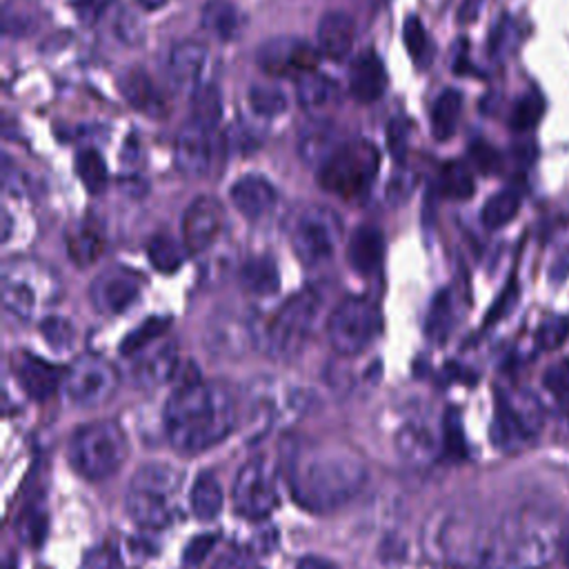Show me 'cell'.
I'll use <instances>...</instances> for the list:
<instances>
[{
    "instance_id": "obj_2",
    "label": "cell",
    "mask_w": 569,
    "mask_h": 569,
    "mask_svg": "<svg viewBox=\"0 0 569 569\" xmlns=\"http://www.w3.org/2000/svg\"><path fill=\"white\" fill-rule=\"evenodd\" d=\"M236 402L220 382L184 380L164 407V433L180 453H202L222 442L236 427Z\"/></svg>"
},
{
    "instance_id": "obj_3",
    "label": "cell",
    "mask_w": 569,
    "mask_h": 569,
    "mask_svg": "<svg viewBox=\"0 0 569 569\" xmlns=\"http://www.w3.org/2000/svg\"><path fill=\"white\" fill-rule=\"evenodd\" d=\"M365 480V460L345 445H307L289 462L291 496L300 507L318 513L347 505Z\"/></svg>"
},
{
    "instance_id": "obj_38",
    "label": "cell",
    "mask_w": 569,
    "mask_h": 569,
    "mask_svg": "<svg viewBox=\"0 0 569 569\" xmlns=\"http://www.w3.org/2000/svg\"><path fill=\"white\" fill-rule=\"evenodd\" d=\"M76 173L89 193H100L107 187L109 171L102 156L93 149H84L76 156Z\"/></svg>"
},
{
    "instance_id": "obj_58",
    "label": "cell",
    "mask_w": 569,
    "mask_h": 569,
    "mask_svg": "<svg viewBox=\"0 0 569 569\" xmlns=\"http://www.w3.org/2000/svg\"><path fill=\"white\" fill-rule=\"evenodd\" d=\"M560 549H562V560H565V565L569 567V525L562 529V536H560Z\"/></svg>"
},
{
    "instance_id": "obj_33",
    "label": "cell",
    "mask_w": 569,
    "mask_h": 569,
    "mask_svg": "<svg viewBox=\"0 0 569 569\" xmlns=\"http://www.w3.org/2000/svg\"><path fill=\"white\" fill-rule=\"evenodd\" d=\"M189 500H191V511L196 518L213 520L220 513L222 500H224L222 487H220V480L216 478V473L202 471L191 487Z\"/></svg>"
},
{
    "instance_id": "obj_46",
    "label": "cell",
    "mask_w": 569,
    "mask_h": 569,
    "mask_svg": "<svg viewBox=\"0 0 569 569\" xmlns=\"http://www.w3.org/2000/svg\"><path fill=\"white\" fill-rule=\"evenodd\" d=\"M40 333L42 338L47 340V345L56 351H67L71 349L73 340H76V331H73V325L62 318V316H47L42 322H40Z\"/></svg>"
},
{
    "instance_id": "obj_1",
    "label": "cell",
    "mask_w": 569,
    "mask_h": 569,
    "mask_svg": "<svg viewBox=\"0 0 569 569\" xmlns=\"http://www.w3.org/2000/svg\"><path fill=\"white\" fill-rule=\"evenodd\" d=\"M562 529L542 507L449 516L436 536L442 558L465 569H540L560 547Z\"/></svg>"
},
{
    "instance_id": "obj_51",
    "label": "cell",
    "mask_w": 569,
    "mask_h": 569,
    "mask_svg": "<svg viewBox=\"0 0 569 569\" xmlns=\"http://www.w3.org/2000/svg\"><path fill=\"white\" fill-rule=\"evenodd\" d=\"M82 569H122V565L111 547H96L84 556Z\"/></svg>"
},
{
    "instance_id": "obj_45",
    "label": "cell",
    "mask_w": 569,
    "mask_h": 569,
    "mask_svg": "<svg viewBox=\"0 0 569 569\" xmlns=\"http://www.w3.org/2000/svg\"><path fill=\"white\" fill-rule=\"evenodd\" d=\"M222 113V102H220V91L211 84L207 87H198L193 91V120L207 124V127H216Z\"/></svg>"
},
{
    "instance_id": "obj_42",
    "label": "cell",
    "mask_w": 569,
    "mask_h": 569,
    "mask_svg": "<svg viewBox=\"0 0 569 569\" xmlns=\"http://www.w3.org/2000/svg\"><path fill=\"white\" fill-rule=\"evenodd\" d=\"M249 104L262 118H276L287 111V96L271 84H253L249 89Z\"/></svg>"
},
{
    "instance_id": "obj_13",
    "label": "cell",
    "mask_w": 569,
    "mask_h": 569,
    "mask_svg": "<svg viewBox=\"0 0 569 569\" xmlns=\"http://www.w3.org/2000/svg\"><path fill=\"white\" fill-rule=\"evenodd\" d=\"M540 429V409L527 393L498 391L496 411L491 425V438L496 447L516 451L529 445Z\"/></svg>"
},
{
    "instance_id": "obj_17",
    "label": "cell",
    "mask_w": 569,
    "mask_h": 569,
    "mask_svg": "<svg viewBox=\"0 0 569 569\" xmlns=\"http://www.w3.org/2000/svg\"><path fill=\"white\" fill-rule=\"evenodd\" d=\"M140 289L142 280L136 271L124 267H109L93 278L89 298L100 313H122L138 300Z\"/></svg>"
},
{
    "instance_id": "obj_59",
    "label": "cell",
    "mask_w": 569,
    "mask_h": 569,
    "mask_svg": "<svg viewBox=\"0 0 569 569\" xmlns=\"http://www.w3.org/2000/svg\"><path fill=\"white\" fill-rule=\"evenodd\" d=\"M144 9H158L160 4H164V0H140Z\"/></svg>"
},
{
    "instance_id": "obj_34",
    "label": "cell",
    "mask_w": 569,
    "mask_h": 569,
    "mask_svg": "<svg viewBox=\"0 0 569 569\" xmlns=\"http://www.w3.org/2000/svg\"><path fill=\"white\" fill-rule=\"evenodd\" d=\"M462 111V96L456 89H445L431 107V131L438 140L453 136Z\"/></svg>"
},
{
    "instance_id": "obj_14",
    "label": "cell",
    "mask_w": 569,
    "mask_h": 569,
    "mask_svg": "<svg viewBox=\"0 0 569 569\" xmlns=\"http://www.w3.org/2000/svg\"><path fill=\"white\" fill-rule=\"evenodd\" d=\"M120 376L111 362L100 356L87 353L73 360L64 373L62 391L73 407L91 409L104 405L118 389Z\"/></svg>"
},
{
    "instance_id": "obj_53",
    "label": "cell",
    "mask_w": 569,
    "mask_h": 569,
    "mask_svg": "<svg viewBox=\"0 0 569 569\" xmlns=\"http://www.w3.org/2000/svg\"><path fill=\"white\" fill-rule=\"evenodd\" d=\"M82 22H96L111 0H69Z\"/></svg>"
},
{
    "instance_id": "obj_26",
    "label": "cell",
    "mask_w": 569,
    "mask_h": 569,
    "mask_svg": "<svg viewBox=\"0 0 569 569\" xmlns=\"http://www.w3.org/2000/svg\"><path fill=\"white\" fill-rule=\"evenodd\" d=\"M356 40V22L347 11H327L318 22V47L331 60H342Z\"/></svg>"
},
{
    "instance_id": "obj_5",
    "label": "cell",
    "mask_w": 569,
    "mask_h": 569,
    "mask_svg": "<svg viewBox=\"0 0 569 569\" xmlns=\"http://www.w3.org/2000/svg\"><path fill=\"white\" fill-rule=\"evenodd\" d=\"M180 489V469L169 462H144L129 480L124 496L127 511L140 527H167L176 518Z\"/></svg>"
},
{
    "instance_id": "obj_36",
    "label": "cell",
    "mask_w": 569,
    "mask_h": 569,
    "mask_svg": "<svg viewBox=\"0 0 569 569\" xmlns=\"http://www.w3.org/2000/svg\"><path fill=\"white\" fill-rule=\"evenodd\" d=\"M147 256L151 260V264L162 271V273H173L182 267L184 253L182 247L178 244V240H173L167 233H156L149 242H147Z\"/></svg>"
},
{
    "instance_id": "obj_22",
    "label": "cell",
    "mask_w": 569,
    "mask_h": 569,
    "mask_svg": "<svg viewBox=\"0 0 569 569\" xmlns=\"http://www.w3.org/2000/svg\"><path fill=\"white\" fill-rule=\"evenodd\" d=\"M120 93L136 111L144 116L162 118L169 111L167 96L158 89L153 78L140 67H131L129 71H124L120 80Z\"/></svg>"
},
{
    "instance_id": "obj_10",
    "label": "cell",
    "mask_w": 569,
    "mask_h": 569,
    "mask_svg": "<svg viewBox=\"0 0 569 569\" xmlns=\"http://www.w3.org/2000/svg\"><path fill=\"white\" fill-rule=\"evenodd\" d=\"M340 236V218L329 207L311 204L296 218L291 229V244L302 264L316 267L333 256Z\"/></svg>"
},
{
    "instance_id": "obj_35",
    "label": "cell",
    "mask_w": 569,
    "mask_h": 569,
    "mask_svg": "<svg viewBox=\"0 0 569 569\" xmlns=\"http://www.w3.org/2000/svg\"><path fill=\"white\" fill-rule=\"evenodd\" d=\"M518 209H520V196H518V191H513V189H502V191L493 193V196L485 202L480 218H482V224H485L487 229H500V227L509 224V222L516 218Z\"/></svg>"
},
{
    "instance_id": "obj_27",
    "label": "cell",
    "mask_w": 569,
    "mask_h": 569,
    "mask_svg": "<svg viewBox=\"0 0 569 569\" xmlns=\"http://www.w3.org/2000/svg\"><path fill=\"white\" fill-rule=\"evenodd\" d=\"M396 449L411 465H429L438 456V436L422 420H407L396 431Z\"/></svg>"
},
{
    "instance_id": "obj_40",
    "label": "cell",
    "mask_w": 569,
    "mask_h": 569,
    "mask_svg": "<svg viewBox=\"0 0 569 569\" xmlns=\"http://www.w3.org/2000/svg\"><path fill=\"white\" fill-rule=\"evenodd\" d=\"M542 111H545V100L536 89H531L516 100L509 116V127L513 131H529L531 127L538 124Z\"/></svg>"
},
{
    "instance_id": "obj_57",
    "label": "cell",
    "mask_w": 569,
    "mask_h": 569,
    "mask_svg": "<svg viewBox=\"0 0 569 569\" xmlns=\"http://www.w3.org/2000/svg\"><path fill=\"white\" fill-rule=\"evenodd\" d=\"M480 7H482V0H465L460 7V20H473Z\"/></svg>"
},
{
    "instance_id": "obj_7",
    "label": "cell",
    "mask_w": 569,
    "mask_h": 569,
    "mask_svg": "<svg viewBox=\"0 0 569 569\" xmlns=\"http://www.w3.org/2000/svg\"><path fill=\"white\" fill-rule=\"evenodd\" d=\"M2 307L20 320H31L60 298L58 276L33 260H11L0 276Z\"/></svg>"
},
{
    "instance_id": "obj_56",
    "label": "cell",
    "mask_w": 569,
    "mask_h": 569,
    "mask_svg": "<svg viewBox=\"0 0 569 569\" xmlns=\"http://www.w3.org/2000/svg\"><path fill=\"white\" fill-rule=\"evenodd\" d=\"M296 569H336V565L322 556H302Z\"/></svg>"
},
{
    "instance_id": "obj_30",
    "label": "cell",
    "mask_w": 569,
    "mask_h": 569,
    "mask_svg": "<svg viewBox=\"0 0 569 569\" xmlns=\"http://www.w3.org/2000/svg\"><path fill=\"white\" fill-rule=\"evenodd\" d=\"M342 144L340 131L327 120H316L300 131L298 153L307 164L320 167Z\"/></svg>"
},
{
    "instance_id": "obj_6",
    "label": "cell",
    "mask_w": 569,
    "mask_h": 569,
    "mask_svg": "<svg viewBox=\"0 0 569 569\" xmlns=\"http://www.w3.org/2000/svg\"><path fill=\"white\" fill-rule=\"evenodd\" d=\"M127 433L116 420H96L73 431L69 440V465L87 480L113 476L127 460Z\"/></svg>"
},
{
    "instance_id": "obj_31",
    "label": "cell",
    "mask_w": 569,
    "mask_h": 569,
    "mask_svg": "<svg viewBox=\"0 0 569 569\" xmlns=\"http://www.w3.org/2000/svg\"><path fill=\"white\" fill-rule=\"evenodd\" d=\"M240 284L253 296H273L280 289V273L273 258H249L240 269Z\"/></svg>"
},
{
    "instance_id": "obj_18",
    "label": "cell",
    "mask_w": 569,
    "mask_h": 569,
    "mask_svg": "<svg viewBox=\"0 0 569 569\" xmlns=\"http://www.w3.org/2000/svg\"><path fill=\"white\" fill-rule=\"evenodd\" d=\"M224 224V209L211 196L196 198L182 216V244L191 253L207 251Z\"/></svg>"
},
{
    "instance_id": "obj_12",
    "label": "cell",
    "mask_w": 569,
    "mask_h": 569,
    "mask_svg": "<svg viewBox=\"0 0 569 569\" xmlns=\"http://www.w3.org/2000/svg\"><path fill=\"white\" fill-rule=\"evenodd\" d=\"M378 331V311L365 298H345L327 320V338L336 353L358 356Z\"/></svg>"
},
{
    "instance_id": "obj_32",
    "label": "cell",
    "mask_w": 569,
    "mask_h": 569,
    "mask_svg": "<svg viewBox=\"0 0 569 569\" xmlns=\"http://www.w3.org/2000/svg\"><path fill=\"white\" fill-rule=\"evenodd\" d=\"M336 96H338L336 82L318 71H309V73L296 78V98H298L300 107H305L309 111L325 109L327 104H331L336 100Z\"/></svg>"
},
{
    "instance_id": "obj_29",
    "label": "cell",
    "mask_w": 569,
    "mask_h": 569,
    "mask_svg": "<svg viewBox=\"0 0 569 569\" xmlns=\"http://www.w3.org/2000/svg\"><path fill=\"white\" fill-rule=\"evenodd\" d=\"M385 256V236L378 227L362 224L353 231L347 244V260L353 271L371 273L380 267Z\"/></svg>"
},
{
    "instance_id": "obj_20",
    "label": "cell",
    "mask_w": 569,
    "mask_h": 569,
    "mask_svg": "<svg viewBox=\"0 0 569 569\" xmlns=\"http://www.w3.org/2000/svg\"><path fill=\"white\" fill-rule=\"evenodd\" d=\"M13 362H16L13 369H16V378L20 382V387L33 400H47L64 382L67 369L56 367L29 351L16 353Z\"/></svg>"
},
{
    "instance_id": "obj_41",
    "label": "cell",
    "mask_w": 569,
    "mask_h": 569,
    "mask_svg": "<svg viewBox=\"0 0 569 569\" xmlns=\"http://www.w3.org/2000/svg\"><path fill=\"white\" fill-rule=\"evenodd\" d=\"M451 325H453L451 298H449V293L440 291V296L431 302V309H429V316H427V322H425V331L431 340L442 342V340H447V336L451 331Z\"/></svg>"
},
{
    "instance_id": "obj_24",
    "label": "cell",
    "mask_w": 569,
    "mask_h": 569,
    "mask_svg": "<svg viewBox=\"0 0 569 569\" xmlns=\"http://www.w3.org/2000/svg\"><path fill=\"white\" fill-rule=\"evenodd\" d=\"M207 64V47L196 40L178 42L169 56V78L176 89L193 93Z\"/></svg>"
},
{
    "instance_id": "obj_28",
    "label": "cell",
    "mask_w": 569,
    "mask_h": 569,
    "mask_svg": "<svg viewBox=\"0 0 569 569\" xmlns=\"http://www.w3.org/2000/svg\"><path fill=\"white\" fill-rule=\"evenodd\" d=\"M200 24L213 38L231 42L242 36L247 18L231 0H209L200 11Z\"/></svg>"
},
{
    "instance_id": "obj_8",
    "label": "cell",
    "mask_w": 569,
    "mask_h": 569,
    "mask_svg": "<svg viewBox=\"0 0 569 569\" xmlns=\"http://www.w3.org/2000/svg\"><path fill=\"white\" fill-rule=\"evenodd\" d=\"M380 153L369 140L342 142L320 167L318 182L325 191L345 200L362 198L378 173Z\"/></svg>"
},
{
    "instance_id": "obj_55",
    "label": "cell",
    "mask_w": 569,
    "mask_h": 569,
    "mask_svg": "<svg viewBox=\"0 0 569 569\" xmlns=\"http://www.w3.org/2000/svg\"><path fill=\"white\" fill-rule=\"evenodd\" d=\"M405 140H407V122H400V120L389 122V149L398 158H402L405 153Z\"/></svg>"
},
{
    "instance_id": "obj_52",
    "label": "cell",
    "mask_w": 569,
    "mask_h": 569,
    "mask_svg": "<svg viewBox=\"0 0 569 569\" xmlns=\"http://www.w3.org/2000/svg\"><path fill=\"white\" fill-rule=\"evenodd\" d=\"M471 156H473V162L478 164V169L485 171V173H493V171H498V167H500V156H498V151L491 149V147L485 144V142H476V144L471 147Z\"/></svg>"
},
{
    "instance_id": "obj_54",
    "label": "cell",
    "mask_w": 569,
    "mask_h": 569,
    "mask_svg": "<svg viewBox=\"0 0 569 569\" xmlns=\"http://www.w3.org/2000/svg\"><path fill=\"white\" fill-rule=\"evenodd\" d=\"M118 36L124 40V42H140L142 40V33H144V29H142V24H138V20L127 11V13H122L120 18H118Z\"/></svg>"
},
{
    "instance_id": "obj_21",
    "label": "cell",
    "mask_w": 569,
    "mask_h": 569,
    "mask_svg": "<svg viewBox=\"0 0 569 569\" xmlns=\"http://www.w3.org/2000/svg\"><path fill=\"white\" fill-rule=\"evenodd\" d=\"M180 367V353L173 342H162L158 347H144L138 351L133 365V380L142 389H156L169 382Z\"/></svg>"
},
{
    "instance_id": "obj_37",
    "label": "cell",
    "mask_w": 569,
    "mask_h": 569,
    "mask_svg": "<svg viewBox=\"0 0 569 569\" xmlns=\"http://www.w3.org/2000/svg\"><path fill=\"white\" fill-rule=\"evenodd\" d=\"M67 249H69L71 260L78 262L80 267H84V264H91L102 253V238L93 227L82 224V227H76L73 231H69Z\"/></svg>"
},
{
    "instance_id": "obj_23",
    "label": "cell",
    "mask_w": 569,
    "mask_h": 569,
    "mask_svg": "<svg viewBox=\"0 0 569 569\" xmlns=\"http://www.w3.org/2000/svg\"><path fill=\"white\" fill-rule=\"evenodd\" d=\"M231 202L233 207L247 218V220H260L267 213H271V209L278 202V191L276 187L262 178V176H242L233 182L231 191Z\"/></svg>"
},
{
    "instance_id": "obj_9",
    "label": "cell",
    "mask_w": 569,
    "mask_h": 569,
    "mask_svg": "<svg viewBox=\"0 0 569 569\" xmlns=\"http://www.w3.org/2000/svg\"><path fill=\"white\" fill-rule=\"evenodd\" d=\"M247 402L251 416L262 427L287 425L311 411L318 402L316 393L305 387L289 385L280 378H258L247 389Z\"/></svg>"
},
{
    "instance_id": "obj_15",
    "label": "cell",
    "mask_w": 569,
    "mask_h": 569,
    "mask_svg": "<svg viewBox=\"0 0 569 569\" xmlns=\"http://www.w3.org/2000/svg\"><path fill=\"white\" fill-rule=\"evenodd\" d=\"M256 345V322L236 309H218L204 327V347L216 358H240Z\"/></svg>"
},
{
    "instance_id": "obj_39",
    "label": "cell",
    "mask_w": 569,
    "mask_h": 569,
    "mask_svg": "<svg viewBox=\"0 0 569 569\" xmlns=\"http://www.w3.org/2000/svg\"><path fill=\"white\" fill-rule=\"evenodd\" d=\"M440 189L451 200H467L473 196V176L460 160H451L440 171Z\"/></svg>"
},
{
    "instance_id": "obj_25",
    "label": "cell",
    "mask_w": 569,
    "mask_h": 569,
    "mask_svg": "<svg viewBox=\"0 0 569 569\" xmlns=\"http://www.w3.org/2000/svg\"><path fill=\"white\" fill-rule=\"evenodd\" d=\"M387 89V71L382 60L373 51L360 53L349 71V91L351 96L362 102H376Z\"/></svg>"
},
{
    "instance_id": "obj_16",
    "label": "cell",
    "mask_w": 569,
    "mask_h": 569,
    "mask_svg": "<svg viewBox=\"0 0 569 569\" xmlns=\"http://www.w3.org/2000/svg\"><path fill=\"white\" fill-rule=\"evenodd\" d=\"M318 51L311 49L300 38L278 36L273 40H267L256 51L258 67L269 76H305L309 71H316L318 67Z\"/></svg>"
},
{
    "instance_id": "obj_47",
    "label": "cell",
    "mask_w": 569,
    "mask_h": 569,
    "mask_svg": "<svg viewBox=\"0 0 569 569\" xmlns=\"http://www.w3.org/2000/svg\"><path fill=\"white\" fill-rule=\"evenodd\" d=\"M402 33H405V44H407L409 56H411L416 62H425L427 56H429V53H427V51H429V38H427V31H425L422 22H420L416 16L407 18Z\"/></svg>"
},
{
    "instance_id": "obj_44",
    "label": "cell",
    "mask_w": 569,
    "mask_h": 569,
    "mask_svg": "<svg viewBox=\"0 0 569 569\" xmlns=\"http://www.w3.org/2000/svg\"><path fill=\"white\" fill-rule=\"evenodd\" d=\"M171 320L169 318H160V316H151V318H147L142 325H138L124 340H122V347H120V351L122 353H127V356H131V353H138V351H142L144 347H149L164 329H167V325H169Z\"/></svg>"
},
{
    "instance_id": "obj_49",
    "label": "cell",
    "mask_w": 569,
    "mask_h": 569,
    "mask_svg": "<svg viewBox=\"0 0 569 569\" xmlns=\"http://www.w3.org/2000/svg\"><path fill=\"white\" fill-rule=\"evenodd\" d=\"M211 569H262V567L258 565V560H256L249 551L238 549V547H231V549L222 551V553L216 558V562H213Z\"/></svg>"
},
{
    "instance_id": "obj_19",
    "label": "cell",
    "mask_w": 569,
    "mask_h": 569,
    "mask_svg": "<svg viewBox=\"0 0 569 569\" xmlns=\"http://www.w3.org/2000/svg\"><path fill=\"white\" fill-rule=\"evenodd\" d=\"M211 127L191 118L176 138V167L187 178H200L211 169Z\"/></svg>"
},
{
    "instance_id": "obj_4",
    "label": "cell",
    "mask_w": 569,
    "mask_h": 569,
    "mask_svg": "<svg viewBox=\"0 0 569 569\" xmlns=\"http://www.w3.org/2000/svg\"><path fill=\"white\" fill-rule=\"evenodd\" d=\"M322 298L316 289H300L262 325H256V345L273 360H296L313 336Z\"/></svg>"
},
{
    "instance_id": "obj_43",
    "label": "cell",
    "mask_w": 569,
    "mask_h": 569,
    "mask_svg": "<svg viewBox=\"0 0 569 569\" xmlns=\"http://www.w3.org/2000/svg\"><path fill=\"white\" fill-rule=\"evenodd\" d=\"M542 385L569 418V360L551 362L542 373Z\"/></svg>"
},
{
    "instance_id": "obj_50",
    "label": "cell",
    "mask_w": 569,
    "mask_h": 569,
    "mask_svg": "<svg viewBox=\"0 0 569 569\" xmlns=\"http://www.w3.org/2000/svg\"><path fill=\"white\" fill-rule=\"evenodd\" d=\"M216 540H218L216 533H202V536L191 538V542L184 549V565H189V567L200 565L209 556V551L213 549Z\"/></svg>"
},
{
    "instance_id": "obj_48",
    "label": "cell",
    "mask_w": 569,
    "mask_h": 569,
    "mask_svg": "<svg viewBox=\"0 0 569 569\" xmlns=\"http://www.w3.org/2000/svg\"><path fill=\"white\" fill-rule=\"evenodd\" d=\"M569 333V322L565 318H549L547 322L540 325L538 329V342L545 347V349H556L562 345V340L567 338Z\"/></svg>"
},
{
    "instance_id": "obj_11",
    "label": "cell",
    "mask_w": 569,
    "mask_h": 569,
    "mask_svg": "<svg viewBox=\"0 0 569 569\" xmlns=\"http://www.w3.org/2000/svg\"><path fill=\"white\" fill-rule=\"evenodd\" d=\"M236 511L247 520H264L278 507L276 467L267 456L247 460L231 489Z\"/></svg>"
}]
</instances>
